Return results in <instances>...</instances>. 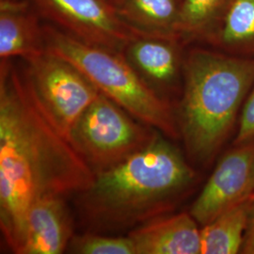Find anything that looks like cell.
I'll return each mask as SVG.
<instances>
[{"mask_svg": "<svg viewBox=\"0 0 254 254\" xmlns=\"http://www.w3.org/2000/svg\"><path fill=\"white\" fill-rule=\"evenodd\" d=\"M190 213L153 218L129 232L136 254H201L200 229Z\"/></svg>", "mask_w": 254, "mask_h": 254, "instance_id": "cell-11", "label": "cell"}, {"mask_svg": "<svg viewBox=\"0 0 254 254\" xmlns=\"http://www.w3.org/2000/svg\"><path fill=\"white\" fill-rule=\"evenodd\" d=\"M201 45L233 56L254 57V0H228Z\"/></svg>", "mask_w": 254, "mask_h": 254, "instance_id": "cell-13", "label": "cell"}, {"mask_svg": "<svg viewBox=\"0 0 254 254\" xmlns=\"http://www.w3.org/2000/svg\"><path fill=\"white\" fill-rule=\"evenodd\" d=\"M187 47L178 37L143 34L131 41L122 53L140 78L166 97L182 90Z\"/></svg>", "mask_w": 254, "mask_h": 254, "instance_id": "cell-9", "label": "cell"}, {"mask_svg": "<svg viewBox=\"0 0 254 254\" xmlns=\"http://www.w3.org/2000/svg\"><path fill=\"white\" fill-rule=\"evenodd\" d=\"M159 133L100 93L74 124L70 141L96 174L144 150Z\"/></svg>", "mask_w": 254, "mask_h": 254, "instance_id": "cell-5", "label": "cell"}, {"mask_svg": "<svg viewBox=\"0 0 254 254\" xmlns=\"http://www.w3.org/2000/svg\"><path fill=\"white\" fill-rule=\"evenodd\" d=\"M42 21L28 0H0V60L27 61L46 52Z\"/></svg>", "mask_w": 254, "mask_h": 254, "instance_id": "cell-12", "label": "cell"}, {"mask_svg": "<svg viewBox=\"0 0 254 254\" xmlns=\"http://www.w3.org/2000/svg\"><path fill=\"white\" fill-rule=\"evenodd\" d=\"M23 62L45 109L70 140L74 124L100 91L73 64L47 50Z\"/></svg>", "mask_w": 254, "mask_h": 254, "instance_id": "cell-7", "label": "cell"}, {"mask_svg": "<svg viewBox=\"0 0 254 254\" xmlns=\"http://www.w3.org/2000/svg\"><path fill=\"white\" fill-rule=\"evenodd\" d=\"M195 177L180 150L159 133L144 150L96 173L75 204L91 232H117L162 216Z\"/></svg>", "mask_w": 254, "mask_h": 254, "instance_id": "cell-2", "label": "cell"}, {"mask_svg": "<svg viewBox=\"0 0 254 254\" xmlns=\"http://www.w3.org/2000/svg\"><path fill=\"white\" fill-rule=\"evenodd\" d=\"M109 1H110V2H112V3H113V4H115V3H116V1H117V0H109Z\"/></svg>", "mask_w": 254, "mask_h": 254, "instance_id": "cell-20", "label": "cell"}, {"mask_svg": "<svg viewBox=\"0 0 254 254\" xmlns=\"http://www.w3.org/2000/svg\"><path fill=\"white\" fill-rule=\"evenodd\" d=\"M253 138H254V86L244 104L235 143L238 145Z\"/></svg>", "mask_w": 254, "mask_h": 254, "instance_id": "cell-18", "label": "cell"}, {"mask_svg": "<svg viewBox=\"0 0 254 254\" xmlns=\"http://www.w3.org/2000/svg\"><path fill=\"white\" fill-rule=\"evenodd\" d=\"M254 86V57L212 47L186 50L178 126L188 154L207 163L226 139Z\"/></svg>", "mask_w": 254, "mask_h": 254, "instance_id": "cell-3", "label": "cell"}, {"mask_svg": "<svg viewBox=\"0 0 254 254\" xmlns=\"http://www.w3.org/2000/svg\"><path fill=\"white\" fill-rule=\"evenodd\" d=\"M67 251L77 254H136L129 236H103L95 232L74 235Z\"/></svg>", "mask_w": 254, "mask_h": 254, "instance_id": "cell-17", "label": "cell"}, {"mask_svg": "<svg viewBox=\"0 0 254 254\" xmlns=\"http://www.w3.org/2000/svg\"><path fill=\"white\" fill-rule=\"evenodd\" d=\"M241 254H254V196L251 200L249 219Z\"/></svg>", "mask_w": 254, "mask_h": 254, "instance_id": "cell-19", "label": "cell"}, {"mask_svg": "<svg viewBox=\"0 0 254 254\" xmlns=\"http://www.w3.org/2000/svg\"><path fill=\"white\" fill-rule=\"evenodd\" d=\"M254 138L228 152L214 170L190 213L205 225L254 196Z\"/></svg>", "mask_w": 254, "mask_h": 254, "instance_id": "cell-8", "label": "cell"}, {"mask_svg": "<svg viewBox=\"0 0 254 254\" xmlns=\"http://www.w3.org/2000/svg\"><path fill=\"white\" fill-rule=\"evenodd\" d=\"M73 236V218L65 197H46L27 211L17 254H63Z\"/></svg>", "mask_w": 254, "mask_h": 254, "instance_id": "cell-10", "label": "cell"}, {"mask_svg": "<svg viewBox=\"0 0 254 254\" xmlns=\"http://www.w3.org/2000/svg\"><path fill=\"white\" fill-rule=\"evenodd\" d=\"M251 200L220 214L200 229L201 254H240L249 219Z\"/></svg>", "mask_w": 254, "mask_h": 254, "instance_id": "cell-15", "label": "cell"}, {"mask_svg": "<svg viewBox=\"0 0 254 254\" xmlns=\"http://www.w3.org/2000/svg\"><path fill=\"white\" fill-rule=\"evenodd\" d=\"M95 173L45 109L26 65L0 62V228L17 254L36 200L75 196Z\"/></svg>", "mask_w": 254, "mask_h": 254, "instance_id": "cell-1", "label": "cell"}, {"mask_svg": "<svg viewBox=\"0 0 254 254\" xmlns=\"http://www.w3.org/2000/svg\"><path fill=\"white\" fill-rule=\"evenodd\" d=\"M114 6L120 16L138 31L180 38L177 25L181 0H117Z\"/></svg>", "mask_w": 254, "mask_h": 254, "instance_id": "cell-14", "label": "cell"}, {"mask_svg": "<svg viewBox=\"0 0 254 254\" xmlns=\"http://www.w3.org/2000/svg\"><path fill=\"white\" fill-rule=\"evenodd\" d=\"M44 32L46 50L73 64L101 93L164 136H181L170 100L151 89L123 53L86 44L48 23Z\"/></svg>", "mask_w": 254, "mask_h": 254, "instance_id": "cell-4", "label": "cell"}, {"mask_svg": "<svg viewBox=\"0 0 254 254\" xmlns=\"http://www.w3.org/2000/svg\"><path fill=\"white\" fill-rule=\"evenodd\" d=\"M228 0H181L177 34L186 46L201 45Z\"/></svg>", "mask_w": 254, "mask_h": 254, "instance_id": "cell-16", "label": "cell"}, {"mask_svg": "<svg viewBox=\"0 0 254 254\" xmlns=\"http://www.w3.org/2000/svg\"><path fill=\"white\" fill-rule=\"evenodd\" d=\"M39 15L86 44L123 52L136 37L147 34L128 25L109 0H28Z\"/></svg>", "mask_w": 254, "mask_h": 254, "instance_id": "cell-6", "label": "cell"}]
</instances>
